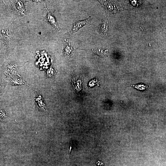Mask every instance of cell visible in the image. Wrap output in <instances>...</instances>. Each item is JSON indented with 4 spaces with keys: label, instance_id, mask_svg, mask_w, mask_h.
I'll list each match as a JSON object with an SVG mask.
<instances>
[{
    "label": "cell",
    "instance_id": "obj_1",
    "mask_svg": "<svg viewBox=\"0 0 166 166\" xmlns=\"http://www.w3.org/2000/svg\"><path fill=\"white\" fill-rule=\"evenodd\" d=\"M35 101L39 109L41 111H45L47 110L46 102L40 92H36Z\"/></svg>",
    "mask_w": 166,
    "mask_h": 166
},
{
    "label": "cell",
    "instance_id": "obj_2",
    "mask_svg": "<svg viewBox=\"0 0 166 166\" xmlns=\"http://www.w3.org/2000/svg\"><path fill=\"white\" fill-rule=\"evenodd\" d=\"M91 20L92 17H90L86 20L78 21L75 23L74 25L71 30L70 32V34L71 35L76 32L83 26L90 25Z\"/></svg>",
    "mask_w": 166,
    "mask_h": 166
},
{
    "label": "cell",
    "instance_id": "obj_3",
    "mask_svg": "<svg viewBox=\"0 0 166 166\" xmlns=\"http://www.w3.org/2000/svg\"><path fill=\"white\" fill-rule=\"evenodd\" d=\"M75 47L71 44V43L67 40L65 44L63 49V55L67 58L74 53Z\"/></svg>",
    "mask_w": 166,
    "mask_h": 166
},
{
    "label": "cell",
    "instance_id": "obj_4",
    "mask_svg": "<svg viewBox=\"0 0 166 166\" xmlns=\"http://www.w3.org/2000/svg\"><path fill=\"white\" fill-rule=\"evenodd\" d=\"M5 68L6 74L11 76L17 73L18 69L17 65L14 62H10L6 64Z\"/></svg>",
    "mask_w": 166,
    "mask_h": 166
},
{
    "label": "cell",
    "instance_id": "obj_5",
    "mask_svg": "<svg viewBox=\"0 0 166 166\" xmlns=\"http://www.w3.org/2000/svg\"><path fill=\"white\" fill-rule=\"evenodd\" d=\"M47 14L46 18V20L49 23L56 28L58 30H59V28L57 21L56 19L54 14L50 11L47 8Z\"/></svg>",
    "mask_w": 166,
    "mask_h": 166
},
{
    "label": "cell",
    "instance_id": "obj_6",
    "mask_svg": "<svg viewBox=\"0 0 166 166\" xmlns=\"http://www.w3.org/2000/svg\"><path fill=\"white\" fill-rule=\"evenodd\" d=\"M92 51L95 54L102 57H105L108 55V50L103 48H98L92 49Z\"/></svg>",
    "mask_w": 166,
    "mask_h": 166
},
{
    "label": "cell",
    "instance_id": "obj_7",
    "mask_svg": "<svg viewBox=\"0 0 166 166\" xmlns=\"http://www.w3.org/2000/svg\"><path fill=\"white\" fill-rule=\"evenodd\" d=\"M106 24L103 22L100 27L99 30L100 33L103 36L105 35L108 30V27Z\"/></svg>",
    "mask_w": 166,
    "mask_h": 166
},
{
    "label": "cell",
    "instance_id": "obj_8",
    "mask_svg": "<svg viewBox=\"0 0 166 166\" xmlns=\"http://www.w3.org/2000/svg\"><path fill=\"white\" fill-rule=\"evenodd\" d=\"M55 70L52 67L48 69L46 73V76L47 77H51L53 76L55 73Z\"/></svg>",
    "mask_w": 166,
    "mask_h": 166
},
{
    "label": "cell",
    "instance_id": "obj_9",
    "mask_svg": "<svg viewBox=\"0 0 166 166\" xmlns=\"http://www.w3.org/2000/svg\"><path fill=\"white\" fill-rule=\"evenodd\" d=\"M134 86L135 88L140 90H145L148 88V86L142 84Z\"/></svg>",
    "mask_w": 166,
    "mask_h": 166
},
{
    "label": "cell",
    "instance_id": "obj_10",
    "mask_svg": "<svg viewBox=\"0 0 166 166\" xmlns=\"http://www.w3.org/2000/svg\"><path fill=\"white\" fill-rule=\"evenodd\" d=\"M1 119L2 120H5L7 118V113L3 110L1 111Z\"/></svg>",
    "mask_w": 166,
    "mask_h": 166
}]
</instances>
